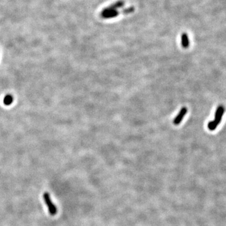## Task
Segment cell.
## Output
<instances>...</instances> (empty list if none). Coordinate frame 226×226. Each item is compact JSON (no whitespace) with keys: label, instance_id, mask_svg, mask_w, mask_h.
<instances>
[{"label":"cell","instance_id":"6da1fadb","mask_svg":"<svg viewBox=\"0 0 226 226\" xmlns=\"http://www.w3.org/2000/svg\"><path fill=\"white\" fill-rule=\"evenodd\" d=\"M44 199L45 200V202L46 203L47 207H48L49 212L50 215H55L57 213V209H56V206L52 203L51 200L50 199V197L49 193L45 192L44 194Z\"/></svg>","mask_w":226,"mask_h":226},{"label":"cell","instance_id":"7a4b0ae2","mask_svg":"<svg viewBox=\"0 0 226 226\" xmlns=\"http://www.w3.org/2000/svg\"><path fill=\"white\" fill-rule=\"evenodd\" d=\"M124 5V1H122V0H119V1H116V3L111 4V5H109V6L104 8L102 9V11H101V14L107 12V11H112V10H117V9L122 8Z\"/></svg>","mask_w":226,"mask_h":226},{"label":"cell","instance_id":"3957f363","mask_svg":"<svg viewBox=\"0 0 226 226\" xmlns=\"http://www.w3.org/2000/svg\"><path fill=\"white\" fill-rule=\"evenodd\" d=\"M224 111H225V108L222 105H220L217 108L215 113V119L214 121L218 125L220 122L221 120H222Z\"/></svg>","mask_w":226,"mask_h":226},{"label":"cell","instance_id":"277c9868","mask_svg":"<svg viewBox=\"0 0 226 226\" xmlns=\"http://www.w3.org/2000/svg\"><path fill=\"white\" fill-rule=\"evenodd\" d=\"M187 108L185 107H182L180 109V112H179L178 115L177 116V117L173 120L174 124L178 125L180 124L182 122V119H183V117H184L185 115L187 114Z\"/></svg>","mask_w":226,"mask_h":226},{"label":"cell","instance_id":"5b68a950","mask_svg":"<svg viewBox=\"0 0 226 226\" xmlns=\"http://www.w3.org/2000/svg\"><path fill=\"white\" fill-rule=\"evenodd\" d=\"M119 12L117 10H112L110 11H107L104 13H101V16L104 19H110L117 17L119 15Z\"/></svg>","mask_w":226,"mask_h":226},{"label":"cell","instance_id":"8992f818","mask_svg":"<svg viewBox=\"0 0 226 226\" xmlns=\"http://www.w3.org/2000/svg\"><path fill=\"white\" fill-rule=\"evenodd\" d=\"M181 40H182V45L183 47V48L187 49L189 46V39H188V35L186 34V33H183L182 35L181 36Z\"/></svg>","mask_w":226,"mask_h":226},{"label":"cell","instance_id":"52a82bcc","mask_svg":"<svg viewBox=\"0 0 226 226\" xmlns=\"http://www.w3.org/2000/svg\"><path fill=\"white\" fill-rule=\"evenodd\" d=\"M13 97L11 94H6L3 98V104L6 106L11 105L13 102Z\"/></svg>","mask_w":226,"mask_h":226},{"label":"cell","instance_id":"ba28073f","mask_svg":"<svg viewBox=\"0 0 226 226\" xmlns=\"http://www.w3.org/2000/svg\"><path fill=\"white\" fill-rule=\"evenodd\" d=\"M217 126H218V124H217L214 121H210L209 122V124H208V128L210 131H214V130H215L217 128Z\"/></svg>","mask_w":226,"mask_h":226},{"label":"cell","instance_id":"9c48e42d","mask_svg":"<svg viewBox=\"0 0 226 226\" xmlns=\"http://www.w3.org/2000/svg\"><path fill=\"white\" fill-rule=\"evenodd\" d=\"M134 8L133 6H131V7H129L128 8L124 9L123 10H122L121 12L124 14H129V13L134 12Z\"/></svg>","mask_w":226,"mask_h":226}]
</instances>
